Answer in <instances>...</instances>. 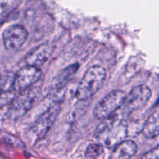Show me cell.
<instances>
[{
	"mask_svg": "<svg viewBox=\"0 0 159 159\" xmlns=\"http://www.w3.org/2000/svg\"><path fill=\"white\" fill-rule=\"evenodd\" d=\"M40 93V87L35 86L19 93L9 103L7 117L10 120H16L23 116L35 104Z\"/></svg>",
	"mask_w": 159,
	"mask_h": 159,
	"instance_id": "cell-3",
	"label": "cell"
},
{
	"mask_svg": "<svg viewBox=\"0 0 159 159\" xmlns=\"http://www.w3.org/2000/svg\"><path fill=\"white\" fill-rule=\"evenodd\" d=\"M152 91L145 85H138L132 89L131 91L126 96L124 104L120 110H122V119L130 116L134 111L143 108L150 99ZM125 120V119H124Z\"/></svg>",
	"mask_w": 159,
	"mask_h": 159,
	"instance_id": "cell-5",
	"label": "cell"
},
{
	"mask_svg": "<svg viewBox=\"0 0 159 159\" xmlns=\"http://www.w3.org/2000/svg\"><path fill=\"white\" fill-rule=\"evenodd\" d=\"M27 36V30L24 26L20 24L12 25L3 32V45L8 51H17L24 44Z\"/></svg>",
	"mask_w": 159,
	"mask_h": 159,
	"instance_id": "cell-7",
	"label": "cell"
},
{
	"mask_svg": "<svg viewBox=\"0 0 159 159\" xmlns=\"http://www.w3.org/2000/svg\"><path fill=\"white\" fill-rule=\"evenodd\" d=\"M137 152L138 145L134 141L124 140L113 148L110 159H130Z\"/></svg>",
	"mask_w": 159,
	"mask_h": 159,
	"instance_id": "cell-10",
	"label": "cell"
},
{
	"mask_svg": "<svg viewBox=\"0 0 159 159\" xmlns=\"http://www.w3.org/2000/svg\"><path fill=\"white\" fill-rule=\"evenodd\" d=\"M79 65L74 64L62 70L54 80V87L57 90H62L64 87L71 81L79 69Z\"/></svg>",
	"mask_w": 159,
	"mask_h": 159,
	"instance_id": "cell-11",
	"label": "cell"
},
{
	"mask_svg": "<svg viewBox=\"0 0 159 159\" xmlns=\"http://www.w3.org/2000/svg\"><path fill=\"white\" fill-rule=\"evenodd\" d=\"M128 135V124L126 120L110 117L99 125L95 134L99 144L107 148H114Z\"/></svg>",
	"mask_w": 159,
	"mask_h": 159,
	"instance_id": "cell-1",
	"label": "cell"
},
{
	"mask_svg": "<svg viewBox=\"0 0 159 159\" xmlns=\"http://www.w3.org/2000/svg\"><path fill=\"white\" fill-rule=\"evenodd\" d=\"M14 79L15 74L12 72L5 73L2 75H0V94L14 91Z\"/></svg>",
	"mask_w": 159,
	"mask_h": 159,
	"instance_id": "cell-13",
	"label": "cell"
},
{
	"mask_svg": "<svg viewBox=\"0 0 159 159\" xmlns=\"http://www.w3.org/2000/svg\"><path fill=\"white\" fill-rule=\"evenodd\" d=\"M41 76L40 68L35 67H23L15 74L13 90L17 93L25 91L32 87Z\"/></svg>",
	"mask_w": 159,
	"mask_h": 159,
	"instance_id": "cell-8",
	"label": "cell"
},
{
	"mask_svg": "<svg viewBox=\"0 0 159 159\" xmlns=\"http://www.w3.org/2000/svg\"><path fill=\"white\" fill-rule=\"evenodd\" d=\"M104 153L103 147L99 143H93L90 144L86 148L85 152V155L86 158H97L102 156Z\"/></svg>",
	"mask_w": 159,
	"mask_h": 159,
	"instance_id": "cell-14",
	"label": "cell"
},
{
	"mask_svg": "<svg viewBox=\"0 0 159 159\" xmlns=\"http://www.w3.org/2000/svg\"><path fill=\"white\" fill-rule=\"evenodd\" d=\"M159 152H158V147L156 146L153 149L148 152L147 153L144 154L140 159H158Z\"/></svg>",
	"mask_w": 159,
	"mask_h": 159,
	"instance_id": "cell-15",
	"label": "cell"
},
{
	"mask_svg": "<svg viewBox=\"0 0 159 159\" xmlns=\"http://www.w3.org/2000/svg\"><path fill=\"white\" fill-rule=\"evenodd\" d=\"M107 77L105 68L99 65L90 67L81 79L75 96L79 101H85L94 96L103 85Z\"/></svg>",
	"mask_w": 159,
	"mask_h": 159,
	"instance_id": "cell-2",
	"label": "cell"
},
{
	"mask_svg": "<svg viewBox=\"0 0 159 159\" xmlns=\"http://www.w3.org/2000/svg\"><path fill=\"white\" fill-rule=\"evenodd\" d=\"M60 102H54L34 122L31 127L32 133L37 138L44 136L54 124L57 115L60 113Z\"/></svg>",
	"mask_w": 159,
	"mask_h": 159,
	"instance_id": "cell-6",
	"label": "cell"
},
{
	"mask_svg": "<svg viewBox=\"0 0 159 159\" xmlns=\"http://www.w3.org/2000/svg\"><path fill=\"white\" fill-rule=\"evenodd\" d=\"M54 47L51 43H44L33 48L25 57V63L27 66L38 68L42 66L52 54Z\"/></svg>",
	"mask_w": 159,
	"mask_h": 159,
	"instance_id": "cell-9",
	"label": "cell"
},
{
	"mask_svg": "<svg viewBox=\"0 0 159 159\" xmlns=\"http://www.w3.org/2000/svg\"><path fill=\"white\" fill-rule=\"evenodd\" d=\"M125 98L126 94L121 90L110 92L95 106L93 115L96 119L101 120L112 117L122 107Z\"/></svg>",
	"mask_w": 159,
	"mask_h": 159,
	"instance_id": "cell-4",
	"label": "cell"
},
{
	"mask_svg": "<svg viewBox=\"0 0 159 159\" xmlns=\"http://www.w3.org/2000/svg\"><path fill=\"white\" fill-rule=\"evenodd\" d=\"M158 112L155 111L148 117L142 127V133L146 138H155L158 135Z\"/></svg>",
	"mask_w": 159,
	"mask_h": 159,
	"instance_id": "cell-12",
	"label": "cell"
}]
</instances>
